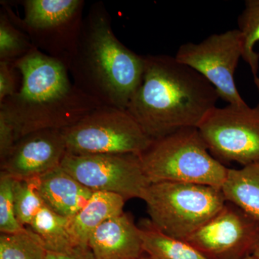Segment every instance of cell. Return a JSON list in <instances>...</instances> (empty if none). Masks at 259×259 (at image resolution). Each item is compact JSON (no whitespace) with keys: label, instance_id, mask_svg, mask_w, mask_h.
<instances>
[{"label":"cell","instance_id":"1","mask_svg":"<svg viewBox=\"0 0 259 259\" xmlns=\"http://www.w3.org/2000/svg\"><path fill=\"white\" fill-rule=\"evenodd\" d=\"M144 59L142 81L126 110L153 140L198 128L217 107L220 97L214 87L175 56L148 55Z\"/></svg>","mask_w":259,"mask_h":259},{"label":"cell","instance_id":"2","mask_svg":"<svg viewBox=\"0 0 259 259\" xmlns=\"http://www.w3.org/2000/svg\"><path fill=\"white\" fill-rule=\"evenodd\" d=\"M14 64L21 88L0 103V111L11 122L17 141L35 131L69 127L104 106L71 81L66 65L35 47Z\"/></svg>","mask_w":259,"mask_h":259},{"label":"cell","instance_id":"3","mask_svg":"<svg viewBox=\"0 0 259 259\" xmlns=\"http://www.w3.org/2000/svg\"><path fill=\"white\" fill-rule=\"evenodd\" d=\"M67 69L83 93L105 106L126 110L142 81L144 56L117 38L107 10L96 3L83 19L77 50Z\"/></svg>","mask_w":259,"mask_h":259},{"label":"cell","instance_id":"4","mask_svg":"<svg viewBox=\"0 0 259 259\" xmlns=\"http://www.w3.org/2000/svg\"><path fill=\"white\" fill-rule=\"evenodd\" d=\"M139 156L150 184L182 182L221 188L228 171L212 156L197 127L153 140Z\"/></svg>","mask_w":259,"mask_h":259},{"label":"cell","instance_id":"5","mask_svg":"<svg viewBox=\"0 0 259 259\" xmlns=\"http://www.w3.org/2000/svg\"><path fill=\"white\" fill-rule=\"evenodd\" d=\"M144 200L148 219L168 236L186 240L225 205L221 188L197 184L161 182L151 183Z\"/></svg>","mask_w":259,"mask_h":259},{"label":"cell","instance_id":"6","mask_svg":"<svg viewBox=\"0 0 259 259\" xmlns=\"http://www.w3.org/2000/svg\"><path fill=\"white\" fill-rule=\"evenodd\" d=\"M23 18L5 7L8 18L32 45L67 67L77 50L83 19L81 0H26Z\"/></svg>","mask_w":259,"mask_h":259},{"label":"cell","instance_id":"7","mask_svg":"<svg viewBox=\"0 0 259 259\" xmlns=\"http://www.w3.org/2000/svg\"><path fill=\"white\" fill-rule=\"evenodd\" d=\"M62 132L67 153L73 155L139 156L153 142L127 110L105 105Z\"/></svg>","mask_w":259,"mask_h":259},{"label":"cell","instance_id":"8","mask_svg":"<svg viewBox=\"0 0 259 259\" xmlns=\"http://www.w3.org/2000/svg\"><path fill=\"white\" fill-rule=\"evenodd\" d=\"M209 151L225 163L241 166L259 162V102L254 107H215L199 125Z\"/></svg>","mask_w":259,"mask_h":259},{"label":"cell","instance_id":"9","mask_svg":"<svg viewBox=\"0 0 259 259\" xmlns=\"http://www.w3.org/2000/svg\"><path fill=\"white\" fill-rule=\"evenodd\" d=\"M242 55V35L237 28L212 34L201 42L182 44L175 56L205 78L228 105H242L246 102L235 81Z\"/></svg>","mask_w":259,"mask_h":259},{"label":"cell","instance_id":"10","mask_svg":"<svg viewBox=\"0 0 259 259\" xmlns=\"http://www.w3.org/2000/svg\"><path fill=\"white\" fill-rule=\"evenodd\" d=\"M61 166L90 190L118 194L125 200L142 199L150 185L138 155L67 153Z\"/></svg>","mask_w":259,"mask_h":259},{"label":"cell","instance_id":"11","mask_svg":"<svg viewBox=\"0 0 259 259\" xmlns=\"http://www.w3.org/2000/svg\"><path fill=\"white\" fill-rule=\"evenodd\" d=\"M185 241L207 259H245L259 243V222L226 202L210 220Z\"/></svg>","mask_w":259,"mask_h":259},{"label":"cell","instance_id":"12","mask_svg":"<svg viewBox=\"0 0 259 259\" xmlns=\"http://www.w3.org/2000/svg\"><path fill=\"white\" fill-rule=\"evenodd\" d=\"M66 153L62 130L35 131L17 141L0 161L1 171L16 180L37 178L61 166Z\"/></svg>","mask_w":259,"mask_h":259},{"label":"cell","instance_id":"13","mask_svg":"<svg viewBox=\"0 0 259 259\" xmlns=\"http://www.w3.org/2000/svg\"><path fill=\"white\" fill-rule=\"evenodd\" d=\"M88 245L96 259H136L145 254L139 227L126 212L99 226Z\"/></svg>","mask_w":259,"mask_h":259},{"label":"cell","instance_id":"14","mask_svg":"<svg viewBox=\"0 0 259 259\" xmlns=\"http://www.w3.org/2000/svg\"><path fill=\"white\" fill-rule=\"evenodd\" d=\"M38 190L48 207L69 218L82 209L94 193L61 166L39 177Z\"/></svg>","mask_w":259,"mask_h":259},{"label":"cell","instance_id":"15","mask_svg":"<svg viewBox=\"0 0 259 259\" xmlns=\"http://www.w3.org/2000/svg\"><path fill=\"white\" fill-rule=\"evenodd\" d=\"M125 201L118 194L94 192L86 205L70 218V231L76 245L89 247L90 236L99 226L125 212Z\"/></svg>","mask_w":259,"mask_h":259},{"label":"cell","instance_id":"16","mask_svg":"<svg viewBox=\"0 0 259 259\" xmlns=\"http://www.w3.org/2000/svg\"><path fill=\"white\" fill-rule=\"evenodd\" d=\"M221 190L227 202L236 204L259 222V162L228 168Z\"/></svg>","mask_w":259,"mask_h":259},{"label":"cell","instance_id":"17","mask_svg":"<svg viewBox=\"0 0 259 259\" xmlns=\"http://www.w3.org/2000/svg\"><path fill=\"white\" fill-rule=\"evenodd\" d=\"M138 226L144 253L152 259H207L188 242L165 234L149 219Z\"/></svg>","mask_w":259,"mask_h":259},{"label":"cell","instance_id":"18","mask_svg":"<svg viewBox=\"0 0 259 259\" xmlns=\"http://www.w3.org/2000/svg\"><path fill=\"white\" fill-rule=\"evenodd\" d=\"M69 223L70 218L57 214L45 205L28 228L36 233L47 250L67 251L79 246L70 231Z\"/></svg>","mask_w":259,"mask_h":259},{"label":"cell","instance_id":"19","mask_svg":"<svg viewBox=\"0 0 259 259\" xmlns=\"http://www.w3.org/2000/svg\"><path fill=\"white\" fill-rule=\"evenodd\" d=\"M237 22L242 35V59L249 66L259 92V54L254 51L255 44L259 42V0H245Z\"/></svg>","mask_w":259,"mask_h":259},{"label":"cell","instance_id":"20","mask_svg":"<svg viewBox=\"0 0 259 259\" xmlns=\"http://www.w3.org/2000/svg\"><path fill=\"white\" fill-rule=\"evenodd\" d=\"M47 252L41 239L29 228L0 235V259H45Z\"/></svg>","mask_w":259,"mask_h":259},{"label":"cell","instance_id":"21","mask_svg":"<svg viewBox=\"0 0 259 259\" xmlns=\"http://www.w3.org/2000/svg\"><path fill=\"white\" fill-rule=\"evenodd\" d=\"M39 177L28 180L15 179L13 186L17 219L25 228L31 224L37 213L46 205L38 190Z\"/></svg>","mask_w":259,"mask_h":259},{"label":"cell","instance_id":"22","mask_svg":"<svg viewBox=\"0 0 259 259\" xmlns=\"http://www.w3.org/2000/svg\"><path fill=\"white\" fill-rule=\"evenodd\" d=\"M34 47L26 34L17 28L7 13L0 15V61L15 62Z\"/></svg>","mask_w":259,"mask_h":259},{"label":"cell","instance_id":"23","mask_svg":"<svg viewBox=\"0 0 259 259\" xmlns=\"http://www.w3.org/2000/svg\"><path fill=\"white\" fill-rule=\"evenodd\" d=\"M15 179L7 174L0 172V232L14 233L25 228L18 222L15 211L13 186Z\"/></svg>","mask_w":259,"mask_h":259},{"label":"cell","instance_id":"24","mask_svg":"<svg viewBox=\"0 0 259 259\" xmlns=\"http://www.w3.org/2000/svg\"><path fill=\"white\" fill-rule=\"evenodd\" d=\"M15 69L14 62L0 61V103L18 92Z\"/></svg>","mask_w":259,"mask_h":259},{"label":"cell","instance_id":"25","mask_svg":"<svg viewBox=\"0 0 259 259\" xmlns=\"http://www.w3.org/2000/svg\"><path fill=\"white\" fill-rule=\"evenodd\" d=\"M16 142L14 127L4 112L0 111V161L8 156Z\"/></svg>","mask_w":259,"mask_h":259},{"label":"cell","instance_id":"26","mask_svg":"<svg viewBox=\"0 0 259 259\" xmlns=\"http://www.w3.org/2000/svg\"><path fill=\"white\" fill-rule=\"evenodd\" d=\"M45 259H96L89 247L76 246L67 251L47 250Z\"/></svg>","mask_w":259,"mask_h":259},{"label":"cell","instance_id":"27","mask_svg":"<svg viewBox=\"0 0 259 259\" xmlns=\"http://www.w3.org/2000/svg\"><path fill=\"white\" fill-rule=\"evenodd\" d=\"M252 257H253V259H259V243L258 245H257L254 252H253Z\"/></svg>","mask_w":259,"mask_h":259},{"label":"cell","instance_id":"28","mask_svg":"<svg viewBox=\"0 0 259 259\" xmlns=\"http://www.w3.org/2000/svg\"><path fill=\"white\" fill-rule=\"evenodd\" d=\"M136 259H152L151 258V257L150 256H148V255H141V257H139V258H136Z\"/></svg>","mask_w":259,"mask_h":259},{"label":"cell","instance_id":"29","mask_svg":"<svg viewBox=\"0 0 259 259\" xmlns=\"http://www.w3.org/2000/svg\"><path fill=\"white\" fill-rule=\"evenodd\" d=\"M245 259H253V258L252 256H250V257H248V258H245Z\"/></svg>","mask_w":259,"mask_h":259}]
</instances>
